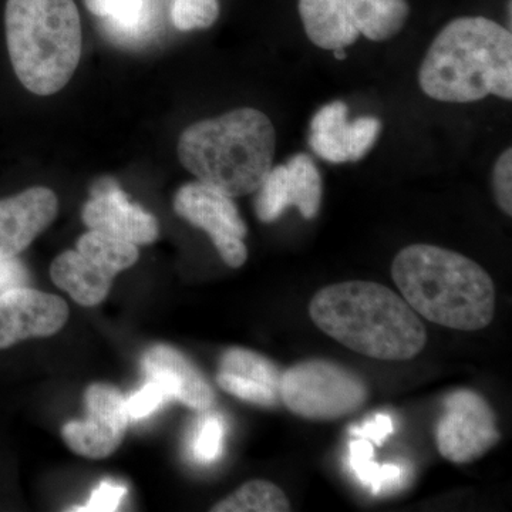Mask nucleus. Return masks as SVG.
<instances>
[{
    "mask_svg": "<svg viewBox=\"0 0 512 512\" xmlns=\"http://www.w3.org/2000/svg\"><path fill=\"white\" fill-rule=\"evenodd\" d=\"M309 315L330 338L372 359H414L427 343L426 328L412 306L376 282L326 286L313 296Z\"/></svg>",
    "mask_w": 512,
    "mask_h": 512,
    "instance_id": "f257e3e1",
    "label": "nucleus"
},
{
    "mask_svg": "<svg viewBox=\"0 0 512 512\" xmlns=\"http://www.w3.org/2000/svg\"><path fill=\"white\" fill-rule=\"evenodd\" d=\"M421 90L444 103L488 96L512 99V35L494 20H451L431 43L419 72Z\"/></svg>",
    "mask_w": 512,
    "mask_h": 512,
    "instance_id": "f03ea898",
    "label": "nucleus"
},
{
    "mask_svg": "<svg viewBox=\"0 0 512 512\" xmlns=\"http://www.w3.org/2000/svg\"><path fill=\"white\" fill-rule=\"evenodd\" d=\"M392 276L404 301L436 325L474 332L493 322V279L467 256L436 245H410L394 258Z\"/></svg>",
    "mask_w": 512,
    "mask_h": 512,
    "instance_id": "7ed1b4c3",
    "label": "nucleus"
},
{
    "mask_svg": "<svg viewBox=\"0 0 512 512\" xmlns=\"http://www.w3.org/2000/svg\"><path fill=\"white\" fill-rule=\"evenodd\" d=\"M177 151L197 181L231 198L244 197L258 190L271 171L276 131L265 113L241 107L185 128Z\"/></svg>",
    "mask_w": 512,
    "mask_h": 512,
    "instance_id": "20e7f679",
    "label": "nucleus"
},
{
    "mask_svg": "<svg viewBox=\"0 0 512 512\" xmlns=\"http://www.w3.org/2000/svg\"><path fill=\"white\" fill-rule=\"evenodd\" d=\"M6 43L20 83L52 96L72 79L82 57V22L74 0H8Z\"/></svg>",
    "mask_w": 512,
    "mask_h": 512,
    "instance_id": "39448f33",
    "label": "nucleus"
},
{
    "mask_svg": "<svg viewBox=\"0 0 512 512\" xmlns=\"http://www.w3.org/2000/svg\"><path fill=\"white\" fill-rule=\"evenodd\" d=\"M367 397L369 390L356 373L328 360H305L279 380V400L306 420L343 419L362 409Z\"/></svg>",
    "mask_w": 512,
    "mask_h": 512,
    "instance_id": "423d86ee",
    "label": "nucleus"
},
{
    "mask_svg": "<svg viewBox=\"0 0 512 512\" xmlns=\"http://www.w3.org/2000/svg\"><path fill=\"white\" fill-rule=\"evenodd\" d=\"M174 210L194 227L210 235L222 261L231 268L247 262L244 239L248 228L232 198L200 181L184 184L174 197Z\"/></svg>",
    "mask_w": 512,
    "mask_h": 512,
    "instance_id": "0eeeda50",
    "label": "nucleus"
},
{
    "mask_svg": "<svg viewBox=\"0 0 512 512\" xmlns=\"http://www.w3.org/2000/svg\"><path fill=\"white\" fill-rule=\"evenodd\" d=\"M500 441L490 404L471 390H457L444 400L436 426V444L441 456L454 464L483 457Z\"/></svg>",
    "mask_w": 512,
    "mask_h": 512,
    "instance_id": "6e6552de",
    "label": "nucleus"
},
{
    "mask_svg": "<svg viewBox=\"0 0 512 512\" xmlns=\"http://www.w3.org/2000/svg\"><path fill=\"white\" fill-rule=\"evenodd\" d=\"M86 419L70 421L62 429L63 440L73 453L101 460L111 456L126 436V397L107 383L92 384L84 393Z\"/></svg>",
    "mask_w": 512,
    "mask_h": 512,
    "instance_id": "1a4fd4ad",
    "label": "nucleus"
},
{
    "mask_svg": "<svg viewBox=\"0 0 512 512\" xmlns=\"http://www.w3.org/2000/svg\"><path fill=\"white\" fill-rule=\"evenodd\" d=\"M83 222L92 231L123 239L134 245L153 244L160 235V225L153 214L131 204L114 178L103 177L90 190L84 204Z\"/></svg>",
    "mask_w": 512,
    "mask_h": 512,
    "instance_id": "9d476101",
    "label": "nucleus"
},
{
    "mask_svg": "<svg viewBox=\"0 0 512 512\" xmlns=\"http://www.w3.org/2000/svg\"><path fill=\"white\" fill-rule=\"evenodd\" d=\"M69 319V306L52 293L16 288L0 293V349L22 340L55 335Z\"/></svg>",
    "mask_w": 512,
    "mask_h": 512,
    "instance_id": "9b49d317",
    "label": "nucleus"
},
{
    "mask_svg": "<svg viewBox=\"0 0 512 512\" xmlns=\"http://www.w3.org/2000/svg\"><path fill=\"white\" fill-rule=\"evenodd\" d=\"M59 200L46 187H32L0 200V258H15L55 221Z\"/></svg>",
    "mask_w": 512,
    "mask_h": 512,
    "instance_id": "f8f14e48",
    "label": "nucleus"
},
{
    "mask_svg": "<svg viewBox=\"0 0 512 512\" xmlns=\"http://www.w3.org/2000/svg\"><path fill=\"white\" fill-rule=\"evenodd\" d=\"M147 377H158L170 386L173 399L194 410H207L214 403V390L200 370L183 353L167 345L148 349L143 357Z\"/></svg>",
    "mask_w": 512,
    "mask_h": 512,
    "instance_id": "ddd939ff",
    "label": "nucleus"
},
{
    "mask_svg": "<svg viewBox=\"0 0 512 512\" xmlns=\"http://www.w3.org/2000/svg\"><path fill=\"white\" fill-rule=\"evenodd\" d=\"M53 282L83 306H96L109 295L114 276L90 256L66 251L50 266Z\"/></svg>",
    "mask_w": 512,
    "mask_h": 512,
    "instance_id": "4468645a",
    "label": "nucleus"
},
{
    "mask_svg": "<svg viewBox=\"0 0 512 512\" xmlns=\"http://www.w3.org/2000/svg\"><path fill=\"white\" fill-rule=\"evenodd\" d=\"M342 18L366 39L386 42L402 32L409 18L407 0H335Z\"/></svg>",
    "mask_w": 512,
    "mask_h": 512,
    "instance_id": "2eb2a0df",
    "label": "nucleus"
},
{
    "mask_svg": "<svg viewBox=\"0 0 512 512\" xmlns=\"http://www.w3.org/2000/svg\"><path fill=\"white\" fill-rule=\"evenodd\" d=\"M86 8L103 20V28L121 42L140 40L151 29L156 0H84Z\"/></svg>",
    "mask_w": 512,
    "mask_h": 512,
    "instance_id": "dca6fc26",
    "label": "nucleus"
},
{
    "mask_svg": "<svg viewBox=\"0 0 512 512\" xmlns=\"http://www.w3.org/2000/svg\"><path fill=\"white\" fill-rule=\"evenodd\" d=\"M299 16L309 40L325 50L345 49L360 33L340 16L333 0H299Z\"/></svg>",
    "mask_w": 512,
    "mask_h": 512,
    "instance_id": "f3484780",
    "label": "nucleus"
},
{
    "mask_svg": "<svg viewBox=\"0 0 512 512\" xmlns=\"http://www.w3.org/2000/svg\"><path fill=\"white\" fill-rule=\"evenodd\" d=\"M288 173L291 204L303 218L313 220L319 214L323 197V181L318 167L308 154H295L285 164Z\"/></svg>",
    "mask_w": 512,
    "mask_h": 512,
    "instance_id": "a211bd4d",
    "label": "nucleus"
},
{
    "mask_svg": "<svg viewBox=\"0 0 512 512\" xmlns=\"http://www.w3.org/2000/svg\"><path fill=\"white\" fill-rule=\"evenodd\" d=\"M373 456H375V448L370 441L360 437L350 441L349 466L360 483L369 488L373 495L393 490L394 487L402 484V466L393 463L380 466L373 460Z\"/></svg>",
    "mask_w": 512,
    "mask_h": 512,
    "instance_id": "6ab92c4d",
    "label": "nucleus"
},
{
    "mask_svg": "<svg viewBox=\"0 0 512 512\" xmlns=\"http://www.w3.org/2000/svg\"><path fill=\"white\" fill-rule=\"evenodd\" d=\"M214 512H288V497L271 481L254 480L239 487L234 494L220 501Z\"/></svg>",
    "mask_w": 512,
    "mask_h": 512,
    "instance_id": "aec40b11",
    "label": "nucleus"
},
{
    "mask_svg": "<svg viewBox=\"0 0 512 512\" xmlns=\"http://www.w3.org/2000/svg\"><path fill=\"white\" fill-rule=\"evenodd\" d=\"M77 251L90 256L113 275L126 271L138 261L137 245L92 229L79 238Z\"/></svg>",
    "mask_w": 512,
    "mask_h": 512,
    "instance_id": "412c9836",
    "label": "nucleus"
},
{
    "mask_svg": "<svg viewBox=\"0 0 512 512\" xmlns=\"http://www.w3.org/2000/svg\"><path fill=\"white\" fill-rule=\"evenodd\" d=\"M220 372L264 384L279 394L282 373L266 357L247 349H229L221 357Z\"/></svg>",
    "mask_w": 512,
    "mask_h": 512,
    "instance_id": "4be33fe9",
    "label": "nucleus"
},
{
    "mask_svg": "<svg viewBox=\"0 0 512 512\" xmlns=\"http://www.w3.org/2000/svg\"><path fill=\"white\" fill-rule=\"evenodd\" d=\"M255 192V214L258 220L264 224L278 221L292 205L285 164L272 167Z\"/></svg>",
    "mask_w": 512,
    "mask_h": 512,
    "instance_id": "5701e85b",
    "label": "nucleus"
},
{
    "mask_svg": "<svg viewBox=\"0 0 512 512\" xmlns=\"http://www.w3.org/2000/svg\"><path fill=\"white\" fill-rule=\"evenodd\" d=\"M218 0H173L171 20L181 32L211 28L220 16Z\"/></svg>",
    "mask_w": 512,
    "mask_h": 512,
    "instance_id": "b1692460",
    "label": "nucleus"
},
{
    "mask_svg": "<svg viewBox=\"0 0 512 512\" xmlns=\"http://www.w3.org/2000/svg\"><path fill=\"white\" fill-rule=\"evenodd\" d=\"M225 424L221 416L207 414L198 424L192 440V456L201 464H212L220 460L224 450Z\"/></svg>",
    "mask_w": 512,
    "mask_h": 512,
    "instance_id": "393cba45",
    "label": "nucleus"
},
{
    "mask_svg": "<svg viewBox=\"0 0 512 512\" xmlns=\"http://www.w3.org/2000/svg\"><path fill=\"white\" fill-rule=\"evenodd\" d=\"M171 400L174 399L170 386L158 377H148L147 383L138 392L127 397L128 417L133 420L146 419Z\"/></svg>",
    "mask_w": 512,
    "mask_h": 512,
    "instance_id": "a878e982",
    "label": "nucleus"
},
{
    "mask_svg": "<svg viewBox=\"0 0 512 512\" xmlns=\"http://www.w3.org/2000/svg\"><path fill=\"white\" fill-rule=\"evenodd\" d=\"M382 121L376 117H360L346 127L345 143L349 161L356 163L367 156L380 136Z\"/></svg>",
    "mask_w": 512,
    "mask_h": 512,
    "instance_id": "bb28decb",
    "label": "nucleus"
},
{
    "mask_svg": "<svg viewBox=\"0 0 512 512\" xmlns=\"http://www.w3.org/2000/svg\"><path fill=\"white\" fill-rule=\"evenodd\" d=\"M217 382L222 390L238 397V399L245 400V402L264 407H272L281 402L279 394L274 390L269 389L264 384L244 379V377L220 372L217 376Z\"/></svg>",
    "mask_w": 512,
    "mask_h": 512,
    "instance_id": "cd10ccee",
    "label": "nucleus"
},
{
    "mask_svg": "<svg viewBox=\"0 0 512 512\" xmlns=\"http://www.w3.org/2000/svg\"><path fill=\"white\" fill-rule=\"evenodd\" d=\"M495 200L508 217L512 215V150H507L495 161L493 170Z\"/></svg>",
    "mask_w": 512,
    "mask_h": 512,
    "instance_id": "c85d7f7f",
    "label": "nucleus"
},
{
    "mask_svg": "<svg viewBox=\"0 0 512 512\" xmlns=\"http://www.w3.org/2000/svg\"><path fill=\"white\" fill-rule=\"evenodd\" d=\"M127 485L116 483V481H103L93 491L89 503L80 508H73V511L82 512H111L120 508L121 501L126 498Z\"/></svg>",
    "mask_w": 512,
    "mask_h": 512,
    "instance_id": "c756f323",
    "label": "nucleus"
},
{
    "mask_svg": "<svg viewBox=\"0 0 512 512\" xmlns=\"http://www.w3.org/2000/svg\"><path fill=\"white\" fill-rule=\"evenodd\" d=\"M349 109L343 101H332L316 111L311 121V133H345Z\"/></svg>",
    "mask_w": 512,
    "mask_h": 512,
    "instance_id": "7c9ffc66",
    "label": "nucleus"
},
{
    "mask_svg": "<svg viewBox=\"0 0 512 512\" xmlns=\"http://www.w3.org/2000/svg\"><path fill=\"white\" fill-rule=\"evenodd\" d=\"M345 134L346 130L343 134L311 133L309 146H311L316 156L330 164L348 163L349 156L348 150H346Z\"/></svg>",
    "mask_w": 512,
    "mask_h": 512,
    "instance_id": "2f4dec72",
    "label": "nucleus"
},
{
    "mask_svg": "<svg viewBox=\"0 0 512 512\" xmlns=\"http://www.w3.org/2000/svg\"><path fill=\"white\" fill-rule=\"evenodd\" d=\"M394 433V423L389 414H376L375 419L366 421L362 427L350 430L353 437L366 439L376 446L382 447L386 440Z\"/></svg>",
    "mask_w": 512,
    "mask_h": 512,
    "instance_id": "473e14b6",
    "label": "nucleus"
},
{
    "mask_svg": "<svg viewBox=\"0 0 512 512\" xmlns=\"http://www.w3.org/2000/svg\"><path fill=\"white\" fill-rule=\"evenodd\" d=\"M29 282L25 266L15 258H0V293L23 288Z\"/></svg>",
    "mask_w": 512,
    "mask_h": 512,
    "instance_id": "72a5a7b5",
    "label": "nucleus"
},
{
    "mask_svg": "<svg viewBox=\"0 0 512 512\" xmlns=\"http://www.w3.org/2000/svg\"><path fill=\"white\" fill-rule=\"evenodd\" d=\"M333 52V56L336 57V60H345L346 59V52H345V49H335V50H332Z\"/></svg>",
    "mask_w": 512,
    "mask_h": 512,
    "instance_id": "f704fd0d",
    "label": "nucleus"
}]
</instances>
